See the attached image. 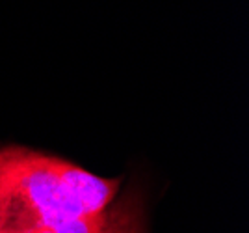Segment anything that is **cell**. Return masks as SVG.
Instances as JSON below:
<instances>
[{
	"label": "cell",
	"instance_id": "7a4b0ae2",
	"mask_svg": "<svg viewBox=\"0 0 249 233\" xmlns=\"http://www.w3.org/2000/svg\"><path fill=\"white\" fill-rule=\"evenodd\" d=\"M103 233H147L145 209L138 189L112 200L103 211Z\"/></svg>",
	"mask_w": 249,
	"mask_h": 233
},
{
	"label": "cell",
	"instance_id": "3957f363",
	"mask_svg": "<svg viewBox=\"0 0 249 233\" xmlns=\"http://www.w3.org/2000/svg\"><path fill=\"white\" fill-rule=\"evenodd\" d=\"M32 233H103V213L82 214L51 228H39Z\"/></svg>",
	"mask_w": 249,
	"mask_h": 233
},
{
	"label": "cell",
	"instance_id": "6da1fadb",
	"mask_svg": "<svg viewBox=\"0 0 249 233\" xmlns=\"http://www.w3.org/2000/svg\"><path fill=\"white\" fill-rule=\"evenodd\" d=\"M119 179L99 177L67 160L19 146L0 149V230L39 228L103 213Z\"/></svg>",
	"mask_w": 249,
	"mask_h": 233
},
{
	"label": "cell",
	"instance_id": "277c9868",
	"mask_svg": "<svg viewBox=\"0 0 249 233\" xmlns=\"http://www.w3.org/2000/svg\"><path fill=\"white\" fill-rule=\"evenodd\" d=\"M0 233H13V232H2V230H0Z\"/></svg>",
	"mask_w": 249,
	"mask_h": 233
}]
</instances>
